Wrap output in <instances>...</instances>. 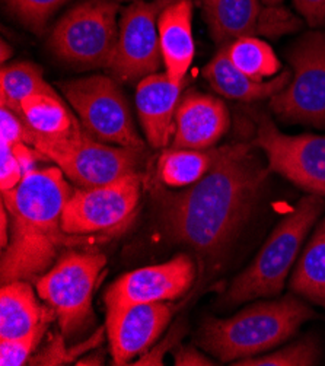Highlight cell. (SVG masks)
<instances>
[{
    "mask_svg": "<svg viewBox=\"0 0 325 366\" xmlns=\"http://www.w3.org/2000/svg\"><path fill=\"white\" fill-rule=\"evenodd\" d=\"M257 151L246 142L221 146L211 169L184 190L144 178L162 237L196 252L199 286L228 269L261 207L271 171Z\"/></svg>",
    "mask_w": 325,
    "mask_h": 366,
    "instance_id": "cell-1",
    "label": "cell"
},
{
    "mask_svg": "<svg viewBox=\"0 0 325 366\" xmlns=\"http://www.w3.org/2000/svg\"><path fill=\"white\" fill-rule=\"evenodd\" d=\"M64 177L57 165L39 168L26 174L15 189L2 193L11 229L0 263L2 285L37 282L54 266L64 248L95 238L63 231V209L74 193Z\"/></svg>",
    "mask_w": 325,
    "mask_h": 366,
    "instance_id": "cell-2",
    "label": "cell"
},
{
    "mask_svg": "<svg viewBox=\"0 0 325 366\" xmlns=\"http://www.w3.org/2000/svg\"><path fill=\"white\" fill-rule=\"evenodd\" d=\"M319 315L298 295L260 301L229 318L207 317L197 335L201 349L221 362H236L284 343L299 327Z\"/></svg>",
    "mask_w": 325,
    "mask_h": 366,
    "instance_id": "cell-3",
    "label": "cell"
},
{
    "mask_svg": "<svg viewBox=\"0 0 325 366\" xmlns=\"http://www.w3.org/2000/svg\"><path fill=\"white\" fill-rule=\"evenodd\" d=\"M325 210V199L306 194L276 225L260 252L229 285L219 301L222 308L281 294L289 272L304 247L305 238Z\"/></svg>",
    "mask_w": 325,
    "mask_h": 366,
    "instance_id": "cell-4",
    "label": "cell"
},
{
    "mask_svg": "<svg viewBox=\"0 0 325 366\" xmlns=\"http://www.w3.org/2000/svg\"><path fill=\"white\" fill-rule=\"evenodd\" d=\"M106 257L95 251H64L37 282V292L56 312L60 332L74 339L94 322L92 300Z\"/></svg>",
    "mask_w": 325,
    "mask_h": 366,
    "instance_id": "cell-5",
    "label": "cell"
},
{
    "mask_svg": "<svg viewBox=\"0 0 325 366\" xmlns=\"http://www.w3.org/2000/svg\"><path fill=\"white\" fill-rule=\"evenodd\" d=\"M119 11L114 0H85L56 24L49 39L50 50L75 67L110 69L120 34Z\"/></svg>",
    "mask_w": 325,
    "mask_h": 366,
    "instance_id": "cell-6",
    "label": "cell"
},
{
    "mask_svg": "<svg viewBox=\"0 0 325 366\" xmlns=\"http://www.w3.org/2000/svg\"><path fill=\"white\" fill-rule=\"evenodd\" d=\"M31 146L53 161L79 189L110 184L124 175L139 172L144 162V149L99 142L84 129L66 139L35 133Z\"/></svg>",
    "mask_w": 325,
    "mask_h": 366,
    "instance_id": "cell-7",
    "label": "cell"
},
{
    "mask_svg": "<svg viewBox=\"0 0 325 366\" xmlns=\"http://www.w3.org/2000/svg\"><path fill=\"white\" fill-rule=\"evenodd\" d=\"M144 178L139 171L105 186L75 189L63 209V231L69 235L99 238L123 234L137 214Z\"/></svg>",
    "mask_w": 325,
    "mask_h": 366,
    "instance_id": "cell-8",
    "label": "cell"
},
{
    "mask_svg": "<svg viewBox=\"0 0 325 366\" xmlns=\"http://www.w3.org/2000/svg\"><path fill=\"white\" fill-rule=\"evenodd\" d=\"M59 88L91 137L108 144L144 149L146 144L136 132L127 98L116 79L94 75L61 82Z\"/></svg>",
    "mask_w": 325,
    "mask_h": 366,
    "instance_id": "cell-9",
    "label": "cell"
},
{
    "mask_svg": "<svg viewBox=\"0 0 325 366\" xmlns=\"http://www.w3.org/2000/svg\"><path fill=\"white\" fill-rule=\"evenodd\" d=\"M287 59L292 79L270 98L271 112L286 123L325 127V36L321 32L305 34Z\"/></svg>",
    "mask_w": 325,
    "mask_h": 366,
    "instance_id": "cell-10",
    "label": "cell"
},
{
    "mask_svg": "<svg viewBox=\"0 0 325 366\" xmlns=\"http://www.w3.org/2000/svg\"><path fill=\"white\" fill-rule=\"evenodd\" d=\"M256 137L267 165L308 194L325 199V136L281 133L269 114L256 113Z\"/></svg>",
    "mask_w": 325,
    "mask_h": 366,
    "instance_id": "cell-11",
    "label": "cell"
},
{
    "mask_svg": "<svg viewBox=\"0 0 325 366\" xmlns=\"http://www.w3.org/2000/svg\"><path fill=\"white\" fill-rule=\"evenodd\" d=\"M174 0H137L120 15L119 43L110 71L121 84L158 73L164 63L159 46V16Z\"/></svg>",
    "mask_w": 325,
    "mask_h": 366,
    "instance_id": "cell-12",
    "label": "cell"
},
{
    "mask_svg": "<svg viewBox=\"0 0 325 366\" xmlns=\"http://www.w3.org/2000/svg\"><path fill=\"white\" fill-rule=\"evenodd\" d=\"M210 36L225 47L242 36L279 39L294 34L302 21L283 6H269L263 0H201Z\"/></svg>",
    "mask_w": 325,
    "mask_h": 366,
    "instance_id": "cell-13",
    "label": "cell"
},
{
    "mask_svg": "<svg viewBox=\"0 0 325 366\" xmlns=\"http://www.w3.org/2000/svg\"><path fill=\"white\" fill-rule=\"evenodd\" d=\"M197 263L189 254H178L166 263L123 274L104 295L106 310L141 302H165L183 298L197 282Z\"/></svg>",
    "mask_w": 325,
    "mask_h": 366,
    "instance_id": "cell-14",
    "label": "cell"
},
{
    "mask_svg": "<svg viewBox=\"0 0 325 366\" xmlns=\"http://www.w3.org/2000/svg\"><path fill=\"white\" fill-rule=\"evenodd\" d=\"M174 315L166 302H141L106 310V335L114 365L148 352L162 336Z\"/></svg>",
    "mask_w": 325,
    "mask_h": 366,
    "instance_id": "cell-15",
    "label": "cell"
},
{
    "mask_svg": "<svg viewBox=\"0 0 325 366\" xmlns=\"http://www.w3.org/2000/svg\"><path fill=\"white\" fill-rule=\"evenodd\" d=\"M229 124L231 116L222 99L191 91L178 104L172 148L210 149L225 136Z\"/></svg>",
    "mask_w": 325,
    "mask_h": 366,
    "instance_id": "cell-16",
    "label": "cell"
},
{
    "mask_svg": "<svg viewBox=\"0 0 325 366\" xmlns=\"http://www.w3.org/2000/svg\"><path fill=\"white\" fill-rule=\"evenodd\" d=\"M186 81L174 82L165 73H154L139 81L136 107L146 142L155 149H164L175 133V113Z\"/></svg>",
    "mask_w": 325,
    "mask_h": 366,
    "instance_id": "cell-17",
    "label": "cell"
},
{
    "mask_svg": "<svg viewBox=\"0 0 325 366\" xmlns=\"http://www.w3.org/2000/svg\"><path fill=\"white\" fill-rule=\"evenodd\" d=\"M159 46L166 75L176 84L186 81L194 59L193 0H174L161 14Z\"/></svg>",
    "mask_w": 325,
    "mask_h": 366,
    "instance_id": "cell-18",
    "label": "cell"
},
{
    "mask_svg": "<svg viewBox=\"0 0 325 366\" xmlns=\"http://www.w3.org/2000/svg\"><path fill=\"white\" fill-rule=\"evenodd\" d=\"M210 86L224 97L242 102H257L270 99L283 91L292 79V70L284 69L277 76L266 82H257L238 70L229 60L224 47H221L203 70Z\"/></svg>",
    "mask_w": 325,
    "mask_h": 366,
    "instance_id": "cell-19",
    "label": "cell"
},
{
    "mask_svg": "<svg viewBox=\"0 0 325 366\" xmlns=\"http://www.w3.org/2000/svg\"><path fill=\"white\" fill-rule=\"evenodd\" d=\"M57 318L49 305H41L29 282L15 280L0 290V340L19 339L35 330L44 320Z\"/></svg>",
    "mask_w": 325,
    "mask_h": 366,
    "instance_id": "cell-20",
    "label": "cell"
},
{
    "mask_svg": "<svg viewBox=\"0 0 325 366\" xmlns=\"http://www.w3.org/2000/svg\"><path fill=\"white\" fill-rule=\"evenodd\" d=\"M21 114L28 126L43 137L66 139L84 127L56 92H39L21 102Z\"/></svg>",
    "mask_w": 325,
    "mask_h": 366,
    "instance_id": "cell-21",
    "label": "cell"
},
{
    "mask_svg": "<svg viewBox=\"0 0 325 366\" xmlns=\"http://www.w3.org/2000/svg\"><path fill=\"white\" fill-rule=\"evenodd\" d=\"M218 148L165 149L156 162L154 177L169 189H186L196 184L213 167Z\"/></svg>",
    "mask_w": 325,
    "mask_h": 366,
    "instance_id": "cell-22",
    "label": "cell"
},
{
    "mask_svg": "<svg viewBox=\"0 0 325 366\" xmlns=\"http://www.w3.org/2000/svg\"><path fill=\"white\" fill-rule=\"evenodd\" d=\"M291 290L325 310V217L301 254L291 279Z\"/></svg>",
    "mask_w": 325,
    "mask_h": 366,
    "instance_id": "cell-23",
    "label": "cell"
},
{
    "mask_svg": "<svg viewBox=\"0 0 325 366\" xmlns=\"http://www.w3.org/2000/svg\"><path fill=\"white\" fill-rule=\"evenodd\" d=\"M232 64L257 82L279 75L281 63L276 53L259 36H242L224 47Z\"/></svg>",
    "mask_w": 325,
    "mask_h": 366,
    "instance_id": "cell-24",
    "label": "cell"
},
{
    "mask_svg": "<svg viewBox=\"0 0 325 366\" xmlns=\"http://www.w3.org/2000/svg\"><path fill=\"white\" fill-rule=\"evenodd\" d=\"M56 92L44 79L43 70L31 61H18L2 67L0 73V104L18 116L21 114V102L34 94Z\"/></svg>",
    "mask_w": 325,
    "mask_h": 366,
    "instance_id": "cell-25",
    "label": "cell"
},
{
    "mask_svg": "<svg viewBox=\"0 0 325 366\" xmlns=\"http://www.w3.org/2000/svg\"><path fill=\"white\" fill-rule=\"evenodd\" d=\"M321 360V346L315 336L308 335L273 353L236 360L235 366H312Z\"/></svg>",
    "mask_w": 325,
    "mask_h": 366,
    "instance_id": "cell-26",
    "label": "cell"
},
{
    "mask_svg": "<svg viewBox=\"0 0 325 366\" xmlns=\"http://www.w3.org/2000/svg\"><path fill=\"white\" fill-rule=\"evenodd\" d=\"M105 330L99 328L88 340H84L71 347H66V337L61 335V332L53 333L47 345L39 353L32 355L28 363L32 366H60L78 362L79 356L85 355L86 352L95 350L102 345Z\"/></svg>",
    "mask_w": 325,
    "mask_h": 366,
    "instance_id": "cell-27",
    "label": "cell"
},
{
    "mask_svg": "<svg viewBox=\"0 0 325 366\" xmlns=\"http://www.w3.org/2000/svg\"><path fill=\"white\" fill-rule=\"evenodd\" d=\"M69 0H5L8 9L32 32L41 35L53 14Z\"/></svg>",
    "mask_w": 325,
    "mask_h": 366,
    "instance_id": "cell-28",
    "label": "cell"
},
{
    "mask_svg": "<svg viewBox=\"0 0 325 366\" xmlns=\"http://www.w3.org/2000/svg\"><path fill=\"white\" fill-rule=\"evenodd\" d=\"M53 318L44 320L35 330L29 335L11 339V340H0V365L2 366H22L28 363L32 352H35L40 342L43 340L44 335L47 333V328L50 327Z\"/></svg>",
    "mask_w": 325,
    "mask_h": 366,
    "instance_id": "cell-29",
    "label": "cell"
},
{
    "mask_svg": "<svg viewBox=\"0 0 325 366\" xmlns=\"http://www.w3.org/2000/svg\"><path fill=\"white\" fill-rule=\"evenodd\" d=\"M186 332H187V328L181 321L175 322L171 330L166 333V336L162 340H158L148 352H144L133 365H136V366H162L165 355L168 352L175 350V347L179 345V340L183 339Z\"/></svg>",
    "mask_w": 325,
    "mask_h": 366,
    "instance_id": "cell-30",
    "label": "cell"
},
{
    "mask_svg": "<svg viewBox=\"0 0 325 366\" xmlns=\"http://www.w3.org/2000/svg\"><path fill=\"white\" fill-rule=\"evenodd\" d=\"M0 127H2V143L11 146L18 143L32 144L35 132L21 116L6 107H0Z\"/></svg>",
    "mask_w": 325,
    "mask_h": 366,
    "instance_id": "cell-31",
    "label": "cell"
},
{
    "mask_svg": "<svg viewBox=\"0 0 325 366\" xmlns=\"http://www.w3.org/2000/svg\"><path fill=\"white\" fill-rule=\"evenodd\" d=\"M2 169H0V187L2 193L15 189L21 179L24 178L21 165L15 157L12 146L8 143H2Z\"/></svg>",
    "mask_w": 325,
    "mask_h": 366,
    "instance_id": "cell-32",
    "label": "cell"
},
{
    "mask_svg": "<svg viewBox=\"0 0 325 366\" xmlns=\"http://www.w3.org/2000/svg\"><path fill=\"white\" fill-rule=\"evenodd\" d=\"M294 5L311 26L325 25V0H294Z\"/></svg>",
    "mask_w": 325,
    "mask_h": 366,
    "instance_id": "cell-33",
    "label": "cell"
},
{
    "mask_svg": "<svg viewBox=\"0 0 325 366\" xmlns=\"http://www.w3.org/2000/svg\"><path fill=\"white\" fill-rule=\"evenodd\" d=\"M174 365L176 366H213L216 362L201 352H199L194 346H183L178 345L174 350Z\"/></svg>",
    "mask_w": 325,
    "mask_h": 366,
    "instance_id": "cell-34",
    "label": "cell"
},
{
    "mask_svg": "<svg viewBox=\"0 0 325 366\" xmlns=\"http://www.w3.org/2000/svg\"><path fill=\"white\" fill-rule=\"evenodd\" d=\"M8 227H9V216L6 207L0 206V245H2V249H5L9 244V234H8Z\"/></svg>",
    "mask_w": 325,
    "mask_h": 366,
    "instance_id": "cell-35",
    "label": "cell"
},
{
    "mask_svg": "<svg viewBox=\"0 0 325 366\" xmlns=\"http://www.w3.org/2000/svg\"><path fill=\"white\" fill-rule=\"evenodd\" d=\"M104 362H105V352L96 349L95 352H92V353L84 356L82 359H79L76 362V365H79V366H89V365L91 366H101V365H104Z\"/></svg>",
    "mask_w": 325,
    "mask_h": 366,
    "instance_id": "cell-36",
    "label": "cell"
},
{
    "mask_svg": "<svg viewBox=\"0 0 325 366\" xmlns=\"http://www.w3.org/2000/svg\"><path fill=\"white\" fill-rule=\"evenodd\" d=\"M11 54H12V49L5 41H2V63L9 60Z\"/></svg>",
    "mask_w": 325,
    "mask_h": 366,
    "instance_id": "cell-37",
    "label": "cell"
},
{
    "mask_svg": "<svg viewBox=\"0 0 325 366\" xmlns=\"http://www.w3.org/2000/svg\"><path fill=\"white\" fill-rule=\"evenodd\" d=\"M283 0H263V4L269 5V6H280V4Z\"/></svg>",
    "mask_w": 325,
    "mask_h": 366,
    "instance_id": "cell-38",
    "label": "cell"
},
{
    "mask_svg": "<svg viewBox=\"0 0 325 366\" xmlns=\"http://www.w3.org/2000/svg\"><path fill=\"white\" fill-rule=\"evenodd\" d=\"M129 2H137V0H129Z\"/></svg>",
    "mask_w": 325,
    "mask_h": 366,
    "instance_id": "cell-39",
    "label": "cell"
}]
</instances>
